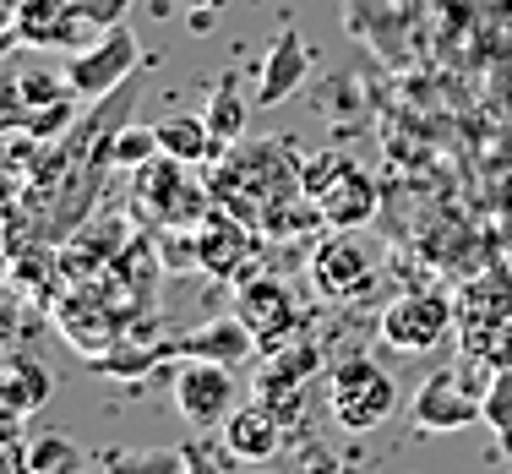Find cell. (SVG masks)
I'll use <instances>...</instances> for the list:
<instances>
[{
    "label": "cell",
    "mask_w": 512,
    "mask_h": 474,
    "mask_svg": "<svg viewBox=\"0 0 512 474\" xmlns=\"http://www.w3.org/2000/svg\"><path fill=\"white\" fill-rule=\"evenodd\" d=\"M382 262H387V251L376 246L365 229H333L311 257V284L322 289L327 300H360L376 289Z\"/></svg>",
    "instance_id": "1"
},
{
    "label": "cell",
    "mask_w": 512,
    "mask_h": 474,
    "mask_svg": "<svg viewBox=\"0 0 512 474\" xmlns=\"http://www.w3.org/2000/svg\"><path fill=\"white\" fill-rule=\"evenodd\" d=\"M327 404H333V420L344 425V431H376V425L393 420V409H398V382L376 366V360L355 355L333 371Z\"/></svg>",
    "instance_id": "2"
},
{
    "label": "cell",
    "mask_w": 512,
    "mask_h": 474,
    "mask_svg": "<svg viewBox=\"0 0 512 474\" xmlns=\"http://www.w3.org/2000/svg\"><path fill=\"white\" fill-rule=\"evenodd\" d=\"M137 60H142L137 33H131L126 22H115V28H104V39L93 44V50L71 55L66 93H77V99H104V93H115L120 82L137 71Z\"/></svg>",
    "instance_id": "3"
},
{
    "label": "cell",
    "mask_w": 512,
    "mask_h": 474,
    "mask_svg": "<svg viewBox=\"0 0 512 474\" xmlns=\"http://www.w3.org/2000/svg\"><path fill=\"white\" fill-rule=\"evenodd\" d=\"M311 197L316 213L333 229H365L376 213V186L365 169H355L349 158H327L322 169H311Z\"/></svg>",
    "instance_id": "4"
},
{
    "label": "cell",
    "mask_w": 512,
    "mask_h": 474,
    "mask_svg": "<svg viewBox=\"0 0 512 474\" xmlns=\"http://www.w3.org/2000/svg\"><path fill=\"white\" fill-rule=\"evenodd\" d=\"M235 366H218V360H180L175 371V409L186 415L197 431H213V425H224L235 415Z\"/></svg>",
    "instance_id": "5"
},
{
    "label": "cell",
    "mask_w": 512,
    "mask_h": 474,
    "mask_svg": "<svg viewBox=\"0 0 512 474\" xmlns=\"http://www.w3.org/2000/svg\"><path fill=\"white\" fill-rule=\"evenodd\" d=\"M447 327H453V306H447L442 295H431V289H409V295H398L393 306L382 311V327H376V333H382V344L420 355V349L442 344Z\"/></svg>",
    "instance_id": "6"
},
{
    "label": "cell",
    "mask_w": 512,
    "mask_h": 474,
    "mask_svg": "<svg viewBox=\"0 0 512 474\" xmlns=\"http://www.w3.org/2000/svg\"><path fill=\"white\" fill-rule=\"evenodd\" d=\"M235 316L256 333V344H262V349H278L300 327V306H295V295H289V284L262 278V273L246 278V284L235 289Z\"/></svg>",
    "instance_id": "7"
},
{
    "label": "cell",
    "mask_w": 512,
    "mask_h": 474,
    "mask_svg": "<svg viewBox=\"0 0 512 474\" xmlns=\"http://www.w3.org/2000/svg\"><path fill=\"white\" fill-rule=\"evenodd\" d=\"M469 382L453 371H436L431 382L414 393V425H420V431H463V425L485 420V393H474Z\"/></svg>",
    "instance_id": "8"
},
{
    "label": "cell",
    "mask_w": 512,
    "mask_h": 474,
    "mask_svg": "<svg viewBox=\"0 0 512 474\" xmlns=\"http://www.w3.org/2000/svg\"><path fill=\"white\" fill-rule=\"evenodd\" d=\"M306 77H311V55H306V44H300V33L284 28L262 55V77H256V99L251 104L256 109H278L284 99H295V93L306 88Z\"/></svg>",
    "instance_id": "9"
},
{
    "label": "cell",
    "mask_w": 512,
    "mask_h": 474,
    "mask_svg": "<svg viewBox=\"0 0 512 474\" xmlns=\"http://www.w3.org/2000/svg\"><path fill=\"white\" fill-rule=\"evenodd\" d=\"M284 431H278V415L267 404H240L235 415L224 420V453L240 458V464H262V458L278 453Z\"/></svg>",
    "instance_id": "10"
},
{
    "label": "cell",
    "mask_w": 512,
    "mask_h": 474,
    "mask_svg": "<svg viewBox=\"0 0 512 474\" xmlns=\"http://www.w3.org/2000/svg\"><path fill=\"white\" fill-rule=\"evenodd\" d=\"M180 360H218V366H240V360L256 355V333L240 316H224V322H207L197 333H186L175 344Z\"/></svg>",
    "instance_id": "11"
},
{
    "label": "cell",
    "mask_w": 512,
    "mask_h": 474,
    "mask_svg": "<svg viewBox=\"0 0 512 474\" xmlns=\"http://www.w3.org/2000/svg\"><path fill=\"white\" fill-rule=\"evenodd\" d=\"M158 148H164V158H180V164H202V158L218 153V142L207 115H169L158 120Z\"/></svg>",
    "instance_id": "12"
},
{
    "label": "cell",
    "mask_w": 512,
    "mask_h": 474,
    "mask_svg": "<svg viewBox=\"0 0 512 474\" xmlns=\"http://www.w3.org/2000/svg\"><path fill=\"white\" fill-rule=\"evenodd\" d=\"M104 474H186V447H104Z\"/></svg>",
    "instance_id": "13"
},
{
    "label": "cell",
    "mask_w": 512,
    "mask_h": 474,
    "mask_svg": "<svg viewBox=\"0 0 512 474\" xmlns=\"http://www.w3.org/2000/svg\"><path fill=\"white\" fill-rule=\"evenodd\" d=\"M66 6L71 0H17V11H11V39L39 44V50H55L60 22H66Z\"/></svg>",
    "instance_id": "14"
},
{
    "label": "cell",
    "mask_w": 512,
    "mask_h": 474,
    "mask_svg": "<svg viewBox=\"0 0 512 474\" xmlns=\"http://www.w3.org/2000/svg\"><path fill=\"white\" fill-rule=\"evenodd\" d=\"M246 251H251V240L240 235L229 218H218V224H207L202 235H197V262L207 267V273H218V278H229L240 262H246Z\"/></svg>",
    "instance_id": "15"
},
{
    "label": "cell",
    "mask_w": 512,
    "mask_h": 474,
    "mask_svg": "<svg viewBox=\"0 0 512 474\" xmlns=\"http://www.w3.org/2000/svg\"><path fill=\"white\" fill-rule=\"evenodd\" d=\"M251 109H256V104L240 99V88H235V82H218V88H213V99H207V126H213L218 153H224V148H235V142L246 137Z\"/></svg>",
    "instance_id": "16"
},
{
    "label": "cell",
    "mask_w": 512,
    "mask_h": 474,
    "mask_svg": "<svg viewBox=\"0 0 512 474\" xmlns=\"http://www.w3.org/2000/svg\"><path fill=\"white\" fill-rule=\"evenodd\" d=\"M50 371L44 366H33V360H11V371H6V409H11V420H22L28 409H39L44 398H50Z\"/></svg>",
    "instance_id": "17"
},
{
    "label": "cell",
    "mask_w": 512,
    "mask_h": 474,
    "mask_svg": "<svg viewBox=\"0 0 512 474\" xmlns=\"http://www.w3.org/2000/svg\"><path fill=\"white\" fill-rule=\"evenodd\" d=\"M158 153H164L158 148V126H126L109 142V164H120V169H148Z\"/></svg>",
    "instance_id": "18"
},
{
    "label": "cell",
    "mask_w": 512,
    "mask_h": 474,
    "mask_svg": "<svg viewBox=\"0 0 512 474\" xmlns=\"http://www.w3.org/2000/svg\"><path fill=\"white\" fill-rule=\"evenodd\" d=\"M28 458H33V474H71V469H82V447L71 442V436H60V431H44L39 442L28 447Z\"/></svg>",
    "instance_id": "19"
},
{
    "label": "cell",
    "mask_w": 512,
    "mask_h": 474,
    "mask_svg": "<svg viewBox=\"0 0 512 474\" xmlns=\"http://www.w3.org/2000/svg\"><path fill=\"white\" fill-rule=\"evenodd\" d=\"M485 425L502 436V447L512 453V366H502L485 382Z\"/></svg>",
    "instance_id": "20"
},
{
    "label": "cell",
    "mask_w": 512,
    "mask_h": 474,
    "mask_svg": "<svg viewBox=\"0 0 512 474\" xmlns=\"http://www.w3.org/2000/svg\"><path fill=\"white\" fill-rule=\"evenodd\" d=\"M186 447V474H229V458H218L213 447L202 442H180Z\"/></svg>",
    "instance_id": "21"
},
{
    "label": "cell",
    "mask_w": 512,
    "mask_h": 474,
    "mask_svg": "<svg viewBox=\"0 0 512 474\" xmlns=\"http://www.w3.org/2000/svg\"><path fill=\"white\" fill-rule=\"evenodd\" d=\"M88 6L93 22H104V28H115V22H126V11L137 6V0H82Z\"/></svg>",
    "instance_id": "22"
},
{
    "label": "cell",
    "mask_w": 512,
    "mask_h": 474,
    "mask_svg": "<svg viewBox=\"0 0 512 474\" xmlns=\"http://www.w3.org/2000/svg\"><path fill=\"white\" fill-rule=\"evenodd\" d=\"M66 120H71V104H66V99H55V104H50V115L33 120V131H39V137H55V131L66 126Z\"/></svg>",
    "instance_id": "23"
},
{
    "label": "cell",
    "mask_w": 512,
    "mask_h": 474,
    "mask_svg": "<svg viewBox=\"0 0 512 474\" xmlns=\"http://www.w3.org/2000/svg\"><path fill=\"white\" fill-rule=\"evenodd\" d=\"M0 474H33V458H28V447H22V442H11L6 453H0Z\"/></svg>",
    "instance_id": "24"
},
{
    "label": "cell",
    "mask_w": 512,
    "mask_h": 474,
    "mask_svg": "<svg viewBox=\"0 0 512 474\" xmlns=\"http://www.w3.org/2000/svg\"><path fill=\"white\" fill-rule=\"evenodd\" d=\"M240 474H273V469H262V464H246V469H240Z\"/></svg>",
    "instance_id": "25"
}]
</instances>
